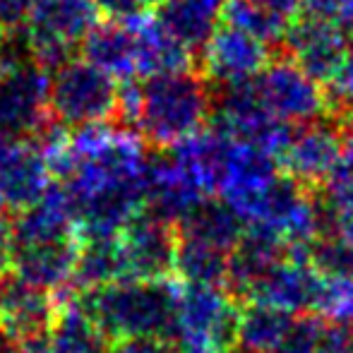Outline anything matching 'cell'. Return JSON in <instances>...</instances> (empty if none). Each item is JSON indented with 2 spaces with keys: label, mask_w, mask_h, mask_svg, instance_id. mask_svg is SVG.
Here are the masks:
<instances>
[{
  "label": "cell",
  "mask_w": 353,
  "mask_h": 353,
  "mask_svg": "<svg viewBox=\"0 0 353 353\" xmlns=\"http://www.w3.org/2000/svg\"><path fill=\"white\" fill-rule=\"evenodd\" d=\"M58 312L51 327L37 339L22 344V353H108V336L92 322V317L68 298L58 301Z\"/></svg>",
  "instance_id": "17"
},
{
  "label": "cell",
  "mask_w": 353,
  "mask_h": 353,
  "mask_svg": "<svg viewBox=\"0 0 353 353\" xmlns=\"http://www.w3.org/2000/svg\"><path fill=\"white\" fill-rule=\"evenodd\" d=\"M56 293L22 281L10 272L0 283V325L19 339H37L51 327L58 312Z\"/></svg>",
  "instance_id": "16"
},
{
  "label": "cell",
  "mask_w": 353,
  "mask_h": 353,
  "mask_svg": "<svg viewBox=\"0 0 353 353\" xmlns=\"http://www.w3.org/2000/svg\"><path fill=\"white\" fill-rule=\"evenodd\" d=\"M212 113L207 84L192 70L163 72L144 82H123L118 118L154 147H176L205 128Z\"/></svg>",
  "instance_id": "2"
},
{
  "label": "cell",
  "mask_w": 353,
  "mask_h": 353,
  "mask_svg": "<svg viewBox=\"0 0 353 353\" xmlns=\"http://www.w3.org/2000/svg\"><path fill=\"white\" fill-rule=\"evenodd\" d=\"M223 0H163L159 24L190 53L202 51L216 32Z\"/></svg>",
  "instance_id": "19"
},
{
  "label": "cell",
  "mask_w": 353,
  "mask_h": 353,
  "mask_svg": "<svg viewBox=\"0 0 353 353\" xmlns=\"http://www.w3.org/2000/svg\"><path fill=\"white\" fill-rule=\"evenodd\" d=\"M48 87L51 74L32 61L10 68L0 82V137L32 142L53 121Z\"/></svg>",
  "instance_id": "8"
},
{
  "label": "cell",
  "mask_w": 353,
  "mask_h": 353,
  "mask_svg": "<svg viewBox=\"0 0 353 353\" xmlns=\"http://www.w3.org/2000/svg\"><path fill=\"white\" fill-rule=\"evenodd\" d=\"M108 353H183L176 341L161 336H130L116 339L108 346Z\"/></svg>",
  "instance_id": "30"
},
{
  "label": "cell",
  "mask_w": 353,
  "mask_h": 353,
  "mask_svg": "<svg viewBox=\"0 0 353 353\" xmlns=\"http://www.w3.org/2000/svg\"><path fill=\"white\" fill-rule=\"evenodd\" d=\"M132 27L137 39V74L152 77V74L190 70L192 53L159 22L144 19Z\"/></svg>",
  "instance_id": "21"
},
{
  "label": "cell",
  "mask_w": 353,
  "mask_h": 353,
  "mask_svg": "<svg viewBox=\"0 0 353 353\" xmlns=\"http://www.w3.org/2000/svg\"><path fill=\"white\" fill-rule=\"evenodd\" d=\"M283 41L288 58H293L310 77L325 84L346 56L353 39L334 17L298 12L293 22H288Z\"/></svg>",
  "instance_id": "10"
},
{
  "label": "cell",
  "mask_w": 353,
  "mask_h": 353,
  "mask_svg": "<svg viewBox=\"0 0 353 353\" xmlns=\"http://www.w3.org/2000/svg\"><path fill=\"white\" fill-rule=\"evenodd\" d=\"M99 24L94 0H34L27 34L29 61L48 74L77 56L79 43Z\"/></svg>",
  "instance_id": "4"
},
{
  "label": "cell",
  "mask_w": 353,
  "mask_h": 353,
  "mask_svg": "<svg viewBox=\"0 0 353 353\" xmlns=\"http://www.w3.org/2000/svg\"><path fill=\"white\" fill-rule=\"evenodd\" d=\"M243 233H245V221L223 200H205L183 219L178 228V236L207 243L226 252L236 248Z\"/></svg>",
  "instance_id": "20"
},
{
  "label": "cell",
  "mask_w": 353,
  "mask_h": 353,
  "mask_svg": "<svg viewBox=\"0 0 353 353\" xmlns=\"http://www.w3.org/2000/svg\"><path fill=\"white\" fill-rule=\"evenodd\" d=\"M178 296L181 286L168 276L125 279L82 291L77 305L113 341L130 336L171 339L176 327Z\"/></svg>",
  "instance_id": "3"
},
{
  "label": "cell",
  "mask_w": 353,
  "mask_h": 353,
  "mask_svg": "<svg viewBox=\"0 0 353 353\" xmlns=\"http://www.w3.org/2000/svg\"><path fill=\"white\" fill-rule=\"evenodd\" d=\"M79 255V238H61L10 248V272L43 291L58 293L72 281Z\"/></svg>",
  "instance_id": "15"
},
{
  "label": "cell",
  "mask_w": 353,
  "mask_h": 353,
  "mask_svg": "<svg viewBox=\"0 0 353 353\" xmlns=\"http://www.w3.org/2000/svg\"><path fill=\"white\" fill-rule=\"evenodd\" d=\"M270 63V43L231 24H219L202 48L205 79L223 89L252 79Z\"/></svg>",
  "instance_id": "12"
},
{
  "label": "cell",
  "mask_w": 353,
  "mask_h": 353,
  "mask_svg": "<svg viewBox=\"0 0 353 353\" xmlns=\"http://www.w3.org/2000/svg\"><path fill=\"white\" fill-rule=\"evenodd\" d=\"M121 87L111 74L87 61H68L51 72L48 106L53 121L65 128L101 125L118 118Z\"/></svg>",
  "instance_id": "5"
},
{
  "label": "cell",
  "mask_w": 353,
  "mask_h": 353,
  "mask_svg": "<svg viewBox=\"0 0 353 353\" xmlns=\"http://www.w3.org/2000/svg\"><path fill=\"white\" fill-rule=\"evenodd\" d=\"M332 178H349V181H353V130L344 137V149H341L339 166L332 173Z\"/></svg>",
  "instance_id": "33"
},
{
  "label": "cell",
  "mask_w": 353,
  "mask_h": 353,
  "mask_svg": "<svg viewBox=\"0 0 353 353\" xmlns=\"http://www.w3.org/2000/svg\"><path fill=\"white\" fill-rule=\"evenodd\" d=\"M327 325L320 315H296L286 332L265 353H315Z\"/></svg>",
  "instance_id": "26"
},
{
  "label": "cell",
  "mask_w": 353,
  "mask_h": 353,
  "mask_svg": "<svg viewBox=\"0 0 353 353\" xmlns=\"http://www.w3.org/2000/svg\"><path fill=\"white\" fill-rule=\"evenodd\" d=\"M12 65H14V63L10 61V58H5V53L0 51V82H3V79H5V74L10 72V68H12Z\"/></svg>",
  "instance_id": "36"
},
{
  "label": "cell",
  "mask_w": 353,
  "mask_h": 353,
  "mask_svg": "<svg viewBox=\"0 0 353 353\" xmlns=\"http://www.w3.org/2000/svg\"><path fill=\"white\" fill-rule=\"evenodd\" d=\"M307 260L330 281L353 283V243L339 236L317 238L307 248Z\"/></svg>",
  "instance_id": "25"
},
{
  "label": "cell",
  "mask_w": 353,
  "mask_h": 353,
  "mask_svg": "<svg viewBox=\"0 0 353 353\" xmlns=\"http://www.w3.org/2000/svg\"><path fill=\"white\" fill-rule=\"evenodd\" d=\"M336 19L353 39V0H336Z\"/></svg>",
  "instance_id": "34"
},
{
  "label": "cell",
  "mask_w": 353,
  "mask_h": 353,
  "mask_svg": "<svg viewBox=\"0 0 353 353\" xmlns=\"http://www.w3.org/2000/svg\"><path fill=\"white\" fill-rule=\"evenodd\" d=\"M221 19L226 24H231V27L252 34V37H257L265 43L283 41L288 29V22L270 14L267 10L257 8L252 0H223Z\"/></svg>",
  "instance_id": "24"
},
{
  "label": "cell",
  "mask_w": 353,
  "mask_h": 353,
  "mask_svg": "<svg viewBox=\"0 0 353 353\" xmlns=\"http://www.w3.org/2000/svg\"><path fill=\"white\" fill-rule=\"evenodd\" d=\"M327 111H336L339 118H353V43L325 82Z\"/></svg>",
  "instance_id": "28"
},
{
  "label": "cell",
  "mask_w": 353,
  "mask_h": 353,
  "mask_svg": "<svg viewBox=\"0 0 353 353\" xmlns=\"http://www.w3.org/2000/svg\"><path fill=\"white\" fill-rule=\"evenodd\" d=\"M46 159L34 142L0 137V200L10 212H22L51 185Z\"/></svg>",
  "instance_id": "14"
},
{
  "label": "cell",
  "mask_w": 353,
  "mask_h": 353,
  "mask_svg": "<svg viewBox=\"0 0 353 353\" xmlns=\"http://www.w3.org/2000/svg\"><path fill=\"white\" fill-rule=\"evenodd\" d=\"M238 320L236 301L219 286L183 283L171 339L183 353L231 351L238 339Z\"/></svg>",
  "instance_id": "6"
},
{
  "label": "cell",
  "mask_w": 353,
  "mask_h": 353,
  "mask_svg": "<svg viewBox=\"0 0 353 353\" xmlns=\"http://www.w3.org/2000/svg\"><path fill=\"white\" fill-rule=\"evenodd\" d=\"M252 3H255L257 8L267 10L270 14H274V17L283 19V22H291L305 0H252Z\"/></svg>",
  "instance_id": "32"
},
{
  "label": "cell",
  "mask_w": 353,
  "mask_h": 353,
  "mask_svg": "<svg viewBox=\"0 0 353 353\" xmlns=\"http://www.w3.org/2000/svg\"><path fill=\"white\" fill-rule=\"evenodd\" d=\"M325 276L307 257L283 255L257 279L248 296L255 303L279 307L291 315H320L325 303Z\"/></svg>",
  "instance_id": "9"
},
{
  "label": "cell",
  "mask_w": 353,
  "mask_h": 353,
  "mask_svg": "<svg viewBox=\"0 0 353 353\" xmlns=\"http://www.w3.org/2000/svg\"><path fill=\"white\" fill-rule=\"evenodd\" d=\"M79 241L118 236L147 207L149 161L142 140L108 123L74 128L70 166L58 178Z\"/></svg>",
  "instance_id": "1"
},
{
  "label": "cell",
  "mask_w": 353,
  "mask_h": 353,
  "mask_svg": "<svg viewBox=\"0 0 353 353\" xmlns=\"http://www.w3.org/2000/svg\"><path fill=\"white\" fill-rule=\"evenodd\" d=\"M79 48L84 61L111 74L116 82H130L132 77H137V39L132 24H97L79 43Z\"/></svg>",
  "instance_id": "18"
},
{
  "label": "cell",
  "mask_w": 353,
  "mask_h": 353,
  "mask_svg": "<svg viewBox=\"0 0 353 353\" xmlns=\"http://www.w3.org/2000/svg\"><path fill=\"white\" fill-rule=\"evenodd\" d=\"M349 330H351V332H353V322H351V325H349Z\"/></svg>",
  "instance_id": "38"
},
{
  "label": "cell",
  "mask_w": 353,
  "mask_h": 353,
  "mask_svg": "<svg viewBox=\"0 0 353 353\" xmlns=\"http://www.w3.org/2000/svg\"><path fill=\"white\" fill-rule=\"evenodd\" d=\"M325 214L330 219L334 236L353 243V181L349 178H330Z\"/></svg>",
  "instance_id": "27"
},
{
  "label": "cell",
  "mask_w": 353,
  "mask_h": 353,
  "mask_svg": "<svg viewBox=\"0 0 353 353\" xmlns=\"http://www.w3.org/2000/svg\"><path fill=\"white\" fill-rule=\"evenodd\" d=\"M252 87L265 111L286 125H305L327 111L325 89L293 58L267 63L252 77Z\"/></svg>",
  "instance_id": "7"
},
{
  "label": "cell",
  "mask_w": 353,
  "mask_h": 353,
  "mask_svg": "<svg viewBox=\"0 0 353 353\" xmlns=\"http://www.w3.org/2000/svg\"><path fill=\"white\" fill-rule=\"evenodd\" d=\"M293 320L296 315L291 312L252 303L248 310L241 312L236 344L241 346L243 353H265L272 344H276V339L291 327Z\"/></svg>",
  "instance_id": "23"
},
{
  "label": "cell",
  "mask_w": 353,
  "mask_h": 353,
  "mask_svg": "<svg viewBox=\"0 0 353 353\" xmlns=\"http://www.w3.org/2000/svg\"><path fill=\"white\" fill-rule=\"evenodd\" d=\"M94 3L99 14H103L108 22L137 24L152 17L163 0H94Z\"/></svg>",
  "instance_id": "29"
},
{
  "label": "cell",
  "mask_w": 353,
  "mask_h": 353,
  "mask_svg": "<svg viewBox=\"0 0 353 353\" xmlns=\"http://www.w3.org/2000/svg\"><path fill=\"white\" fill-rule=\"evenodd\" d=\"M344 149V137L339 128L330 121H312L305 125H296L283 147L279 163L298 183L330 181L336 171Z\"/></svg>",
  "instance_id": "13"
},
{
  "label": "cell",
  "mask_w": 353,
  "mask_h": 353,
  "mask_svg": "<svg viewBox=\"0 0 353 353\" xmlns=\"http://www.w3.org/2000/svg\"><path fill=\"white\" fill-rule=\"evenodd\" d=\"M8 214H10V210L5 207V202L0 200V228H5V221H8Z\"/></svg>",
  "instance_id": "37"
},
{
  "label": "cell",
  "mask_w": 353,
  "mask_h": 353,
  "mask_svg": "<svg viewBox=\"0 0 353 353\" xmlns=\"http://www.w3.org/2000/svg\"><path fill=\"white\" fill-rule=\"evenodd\" d=\"M315 353H353V332L346 325L327 327Z\"/></svg>",
  "instance_id": "31"
},
{
  "label": "cell",
  "mask_w": 353,
  "mask_h": 353,
  "mask_svg": "<svg viewBox=\"0 0 353 353\" xmlns=\"http://www.w3.org/2000/svg\"><path fill=\"white\" fill-rule=\"evenodd\" d=\"M125 279H163L173 272L178 231L152 212H140L118 233Z\"/></svg>",
  "instance_id": "11"
},
{
  "label": "cell",
  "mask_w": 353,
  "mask_h": 353,
  "mask_svg": "<svg viewBox=\"0 0 353 353\" xmlns=\"http://www.w3.org/2000/svg\"><path fill=\"white\" fill-rule=\"evenodd\" d=\"M173 272L181 276L183 283L221 286L228 276V252L207 245V243L192 241V238L178 236Z\"/></svg>",
  "instance_id": "22"
},
{
  "label": "cell",
  "mask_w": 353,
  "mask_h": 353,
  "mask_svg": "<svg viewBox=\"0 0 353 353\" xmlns=\"http://www.w3.org/2000/svg\"><path fill=\"white\" fill-rule=\"evenodd\" d=\"M10 274V238L8 231L0 228V283Z\"/></svg>",
  "instance_id": "35"
}]
</instances>
